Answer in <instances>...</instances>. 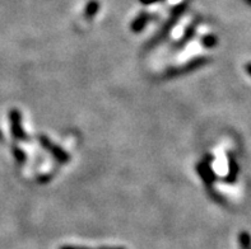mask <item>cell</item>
Returning <instances> with one entry per match:
<instances>
[{"mask_svg":"<svg viewBox=\"0 0 251 249\" xmlns=\"http://www.w3.org/2000/svg\"><path fill=\"white\" fill-rule=\"evenodd\" d=\"M186 0L185 1H182L181 4H178V5H176L175 8H174V10H172L171 13V16H170V18L166 21L165 24L162 25V28L159 29L158 33H157L154 37L151 40L148 44H147L146 48L144 50L146 51H150L152 50V48H154L156 46H158L161 42L165 40V38H167V36L170 35V32H171V29L174 28L176 25V23H177V21L180 19V17L182 16V13L185 12V9H186Z\"/></svg>","mask_w":251,"mask_h":249,"instance_id":"obj_1","label":"cell"},{"mask_svg":"<svg viewBox=\"0 0 251 249\" xmlns=\"http://www.w3.org/2000/svg\"><path fill=\"white\" fill-rule=\"evenodd\" d=\"M209 59L208 57H197V59H193L189 63L184 64L181 67L176 68H170L163 73V78L165 79H172V78H177V76L185 75V74H189L194 70L201 69V67L207 65L209 63Z\"/></svg>","mask_w":251,"mask_h":249,"instance_id":"obj_2","label":"cell"},{"mask_svg":"<svg viewBox=\"0 0 251 249\" xmlns=\"http://www.w3.org/2000/svg\"><path fill=\"white\" fill-rule=\"evenodd\" d=\"M38 141H40V144H41L42 148L46 150V152L50 153L52 157H54L55 159H56L59 163H68L70 159L69 154H68L64 149L59 148V146L56 145V144H54V142L51 141L50 139H49L48 136L45 135H40L38 136Z\"/></svg>","mask_w":251,"mask_h":249,"instance_id":"obj_3","label":"cell"},{"mask_svg":"<svg viewBox=\"0 0 251 249\" xmlns=\"http://www.w3.org/2000/svg\"><path fill=\"white\" fill-rule=\"evenodd\" d=\"M9 118H10V129L14 135V137L18 140H25L27 135H25V130L22 127V116L18 110H12L9 112Z\"/></svg>","mask_w":251,"mask_h":249,"instance_id":"obj_4","label":"cell"},{"mask_svg":"<svg viewBox=\"0 0 251 249\" xmlns=\"http://www.w3.org/2000/svg\"><path fill=\"white\" fill-rule=\"evenodd\" d=\"M197 27H198V21H194V22L189 25L188 28L185 29L184 36H182V37L178 40L177 44L174 45V48H175V50H180V48H182L184 46H186V45H188V42L191 41V38L195 36V32H197Z\"/></svg>","mask_w":251,"mask_h":249,"instance_id":"obj_5","label":"cell"},{"mask_svg":"<svg viewBox=\"0 0 251 249\" xmlns=\"http://www.w3.org/2000/svg\"><path fill=\"white\" fill-rule=\"evenodd\" d=\"M151 19V16L148 14V13H142V14H139V16L137 17V18L134 19L133 23H131V31L135 32V33H139L140 31H143L144 27L147 25V23L150 22Z\"/></svg>","mask_w":251,"mask_h":249,"instance_id":"obj_6","label":"cell"},{"mask_svg":"<svg viewBox=\"0 0 251 249\" xmlns=\"http://www.w3.org/2000/svg\"><path fill=\"white\" fill-rule=\"evenodd\" d=\"M198 173L201 174V180L207 184H210L214 181V174L209 168V165H208V163H201L198 165Z\"/></svg>","mask_w":251,"mask_h":249,"instance_id":"obj_7","label":"cell"},{"mask_svg":"<svg viewBox=\"0 0 251 249\" xmlns=\"http://www.w3.org/2000/svg\"><path fill=\"white\" fill-rule=\"evenodd\" d=\"M97 10H99V3L96 0L89 1V4L86 8V17L87 18H92V17L96 16Z\"/></svg>","mask_w":251,"mask_h":249,"instance_id":"obj_8","label":"cell"},{"mask_svg":"<svg viewBox=\"0 0 251 249\" xmlns=\"http://www.w3.org/2000/svg\"><path fill=\"white\" fill-rule=\"evenodd\" d=\"M201 45H203L204 47H207V48L214 47V46L217 45V37L214 35L204 36V37L201 38Z\"/></svg>","mask_w":251,"mask_h":249,"instance_id":"obj_9","label":"cell"},{"mask_svg":"<svg viewBox=\"0 0 251 249\" xmlns=\"http://www.w3.org/2000/svg\"><path fill=\"white\" fill-rule=\"evenodd\" d=\"M240 244L242 249H251V237L249 233L240 234Z\"/></svg>","mask_w":251,"mask_h":249,"instance_id":"obj_10","label":"cell"},{"mask_svg":"<svg viewBox=\"0 0 251 249\" xmlns=\"http://www.w3.org/2000/svg\"><path fill=\"white\" fill-rule=\"evenodd\" d=\"M236 174H237V164H236L235 160H233L232 158H229V173L227 181H229V182L235 181Z\"/></svg>","mask_w":251,"mask_h":249,"instance_id":"obj_11","label":"cell"},{"mask_svg":"<svg viewBox=\"0 0 251 249\" xmlns=\"http://www.w3.org/2000/svg\"><path fill=\"white\" fill-rule=\"evenodd\" d=\"M13 154H14V158L17 159V161H18V163H21V164H23V163L25 161V159H27V157H25V153L23 152L22 149L13 148Z\"/></svg>","mask_w":251,"mask_h":249,"instance_id":"obj_12","label":"cell"},{"mask_svg":"<svg viewBox=\"0 0 251 249\" xmlns=\"http://www.w3.org/2000/svg\"><path fill=\"white\" fill-rule=\"evenodd\" d=\"M59 249H92V248H88V247H78V246H63L60 247ZM96 249H125L123 247H100V248H96Z\"/></svg>","mask_w":251,"mask_h":249,"instance_id":"obj_13","label":"cell"},{"mask_svg":"<svg viewBox=\"0 0 251 249\" xmlns=\"http://www.w3.org/2000/svg\"><path fill=\"white\" fill-rule=\"evenodd\" d=\"M245 69H246V71H248V74H249V75H250V76H251V63L246 64V67H245Z\"/></svg>","mask_w":251,"mask_h":249,"instance_id":"obj_14","label":"cell"},{"mask_svg":"<svg viewBox=\"0 0 251 249\" xmlns=\"http://www.w3.org/2000/svg\"><path fill=\"white\" fill-rule=\"evenodd\" d=\"M249 1H250V3H251V0H249Z\"/></svg>","mask_w":251,"mask_h":249,"instance_id":"obj_15","label":"cell"}]
</instances>
